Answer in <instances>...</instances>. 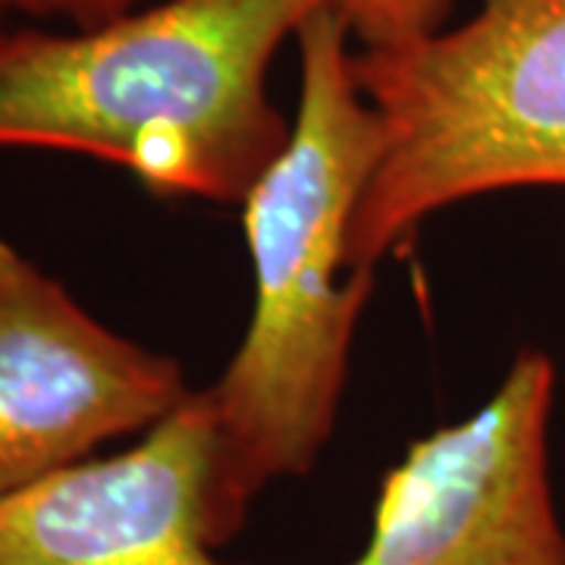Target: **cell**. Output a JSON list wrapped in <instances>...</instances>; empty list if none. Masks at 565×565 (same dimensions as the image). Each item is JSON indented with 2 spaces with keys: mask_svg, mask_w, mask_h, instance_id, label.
Returning <instances> with one entry per match:
<instances>
[{
  "mask_svg": "<svg viewBox=\"0 0 565 565\" xmlns=\"http://www.w3.org/2000/svg\"><path fill=\"white\" fill-rule=\"evenodd\" d=\"M340 13L296 35L299 98L277 158L243 199L252 315L217 384L211 531L230 544L267 487L305 478L333 437L374 270L349 267V233L381 158V122Z\"/></svg>",
  "mask_w": 565,
  "mask_h": 565,
  "instance_id": "6da1fadb",
  "label": "cell"
},
{
  "mask_svg": "<svg viewBox=\"0 0 565 565\" xmlns=\"http://www.w3.org/2000/svg\"><path fill=\"white\" fill-rule=\"evenodd\" d=\"M327 0H161L0 29V148L117 163L161 199L243 204L289 136L267 76Z\"/></svg>",
  "mask_w": 565,
  "mask_h": 565,
  "instance_id": "7a4b0ae2",
  "label": "cell"
},
{
  "mask_svg": "<svg viewBox=\"0 0 565 565\" xmlns=\"http://www.w3.org/2000/svg\"><path fill=\"white\" fill-rule=\"evenodd\" d=\"M381 122L349 267L374 270L434 214L505 189H565V0H481L424 39L359 47Z\"/></svg>",
  "mask_w": 565,
  "mask_h": 565,
  "instance_id": "3957f363",
  "label": "cell"
},
{
  "mask_svg": "<svg viewBox=\"0 0 565 565\" xmlns=\"http://www.w3.org/2000/svg\"><path fill=\"white\" fill-rule=\"evenodd\" d=\"M556 364L522 349L471 415L408 446L345 565H565L550 478Z\"/></svg>",
  "mask_w": 565,
  "mask_h": 565,
  "instance_id": "277c9868",
  "label": "cell"
},
{
  "mask_svg": "<svg viewBox=\"0 0 565 565\" xmlns=\"http://www.w3.org/2000/svg\"><path fill=\"white\" fill-rule=\"evenodd\" d=\"M192 390L0 236V500L141 437Z\"/></svg>",
  "mask_w": 565,
  "mask_h": 565,
  "instance_id": "5b68a950",
  "label": "cell"
},
{
  "mask_svg": "<svg viewBox=\"0 0 565 565\" xmlns=\"http://www.w3.org/2000/svg\"><path fill=\"white\" fill-rule=\"evenodd\" d=\"M217 418L192 390L126 449L0 500V565H233L211 531Z\"/></svg>",
  "mask_w": 565,
  "mask_h": 565,
  "instance_id": "8992f818",
  "label": "cell"
},
{
  "mask_svg": "<svg viewBox=\"0 0 565 565\" xmlns=\"http://www.w3.org/2000/svg\"><path fill=\"white\" fill-rule=\"evenodd\" d=\"M359 41V47H390L424 39L449 22L456 0H327Z\"/></svg>",
  "mask_w": 565,
  "mask_h": 565,
  "instance_id": "52a82bcc",
  "label": "cell"
},
{
  "mask_svg": "<svg viewBox=\"0 0 565 565\" xmlns=\"http://www.w3.org/2000/svg\"><path fill=\"white\" fill-rule=\"evenodd\" d=\"M139 0H51V20H70L73 29H88L136 10Z\"/></svg>",
  "mask_w": 565,
  "mask_h": 565,
  "instance_id": "ba28073f",
  "label": "cell"
},
{
  "mask_svg": "<svg viewBox=\"0 0 565 565\" xmlns=\"http://www.w3.org/2000/svg\"><path fill=\"white\" fill-rule=\"evenodd\" d=\"M13 20H51V0H0V29Z\"/></svg>",
  "mask_w": 565,
  "mask_h": 565,
  "instance_id": "9c48e42d",
  "label": "cell"
}]
</instances>
